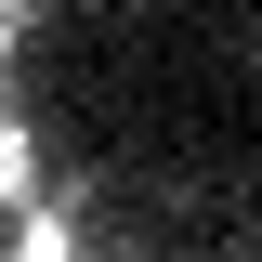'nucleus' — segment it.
I'll return each mask as SVG.
<instances>
[{
	"mask_svg": "<svg viewBox=\"0 0 262 262\" xmlns=\"http://www.w3.org/2000/svg\"><path fill=\"white\" fill-rule=\"evenodd\" d=\"M13 262H79V223H66V210H27V236H13Z\"/></svg>",
	"mask_w": 262,
	"mask_h": 262,
	"instance_id": "f257e3e1",
	"label": "nucleus"
},
{
	"mask_svg": "<svg viewBox=\"0 0 262 262\" xmlns=\"http://www.w3.org/2000/svg\"><path fill=\"white\" fill-rule=\"evenodd\" d=\"M0 196H27V131L0 118Z\"/></svg>",
	"mask_w": 262,
	"mask_h": 262,
	"instance_id": "f03ea898",
	"label": "nucleus"
}]
</instances>
